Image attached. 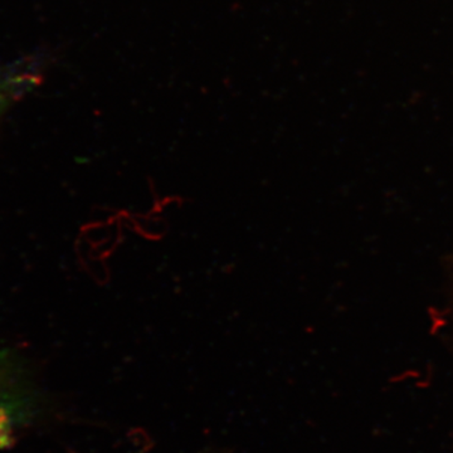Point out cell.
Wrapping results in <instances>:
<instances>
[{"label":"cell","instance_id":"obj_1","mask_svg":"<svg viewBox=\"0 0 453 453\" xmlns=\"http://www.w3.org/2000/svg\"><path fill=\"white\" fill-rule=\"evenodd\" d=\"M3 369H2V360H0V381H2Z\"/></svg>","mask_w":453,"mask_h":453}]
</instances>
